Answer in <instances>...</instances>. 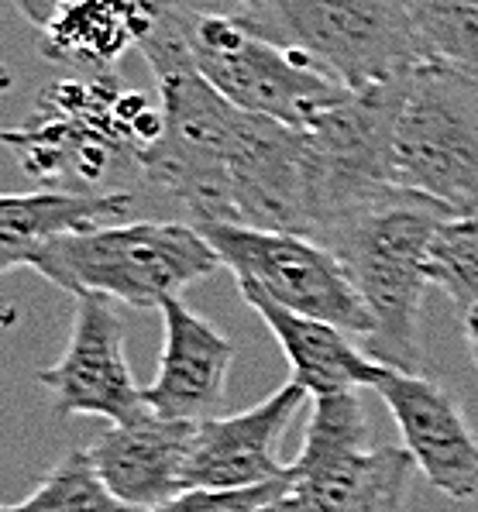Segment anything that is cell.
Masks as SVG:
<instances>
[{
	"instance_id": "6da1fadb",
	"label": "cell",
	"mask_w": 478,
	"mask_h": 512,
	"mask_svg": "<svg viewBox=\"0 0 478 512\" xmlns=\"http://www.w3.org/2000/svg\"><path fill=\"white\" fill-rule=\"evenodd\" d=\"M159 131L162 110L104 73L52 83L35 114L4 131V145L25 176L49 189L117 193L128 189V179H141V162Z\"/></svg>"
},
{
	"instance_id": "7a4b0ae2",
	"label": "cell",
	"mask_w": 478,
	"mask_h": 512,
	"mask_svg": "<svg viewBox=\"0 0 478 512\" xmlns=\"http://www.w3.org/2000/svg\"><path fill=\"white\" fill-rule=\"evenodd\" d=\"M451 210L410 189L382 196L351 214L324 244L344 262L358 296L372 313L362 341L372 361L396 372L423 375L420 313L430 282V244Z\"/></svg>"
},
{
	"instance_id": "3957f363",
	"label": "cell",
	"mask_w": 478,
	"mask_h": 512,
	"mask_svg": "<svg viewBox=\"0 0 478 512\" xmlns=\"http://www.w3.org/2000/svg\"><path fill=\"white\" fill-rule=\"evenodd\" d=\"M224 14L355 93L423 66L417 0H241Z\"/></svg>"
},
{
	"instance_id": "277c9868",
	"label": "cell",
	"mask_w": 478,
	"mask_h": 512,
	"mask_svg": "<svg viewBox=\"0 0 478 512\" xmlns=\"http://www.w3.org/2000/svg\"><path fill=\"white\" fill-rule=\"evenodd\" d=\"M25 265L73 299L93 293L135 310H162L193 282L224 269L200 227L179 220H124L69 234L31 251Z\"/></svg>"
},
{
	"instance_id": "5b68a950",
	"label": "cell",
	"mask_w": 478,
	"mask_h": 512,
	"mask_svg": "<svg viewBox=\"0 0 478 512\" xmlns=\"http://www.w3.org/2000/svg\"><path fill=\"white\" fill-rule=\"evenodd\" d=\"M393 176L458 217L478 214V76L420 66L403 80Z\"/></svg>"
},
{
	"instance_id": "8992f818",
	"label": "cell",
	"mask_w": 478,
	"mask_h": 512,
	"mask_svg": "<svg viewBox=\"0 0 478 512\" xmlns=\"http://www.w3.org/2000/svg\"><path fill=\"white\" fill-rule=\"evenodd\" d=\"M176 18L193 69L248 114L272 117L289 128H310L351 93L300 55L258 38L234 14L176 11Z\"/></svg>"
},
{
	"instance_id": "52a82bcc",
	"label": "cell",
	"mask_w": 478,
	"mask_h": 512,
	"mask_svg": "<svg viewBox=\"0 0 478 512\" xmlns=\"http://www.w3.org/2000/svg\"><path fill=\"white\" fill-rule=\"evenodd\" d=\"M214 244L221 265L272 303L300 317L324 320L344 334H372V313L358 296L348 269L327 244L289 231H265L248 224H193Z\"/></svg>"
},
{
	"instance_id": "ba28073f",
	"label": "cell",
	"mask_w": 478,
	"mask_h": 512,
	"mask_svg": "<svg viewBox=\"0 0 478 512\" xmlns=\"http://www.w3.org/2000/svg\"><path fill=\"white\" fill-rule=\"evenodd\" d=\"M38 382L52 396L56 420L104 416L124 423L145 406V389L135 382L124 351V320L114 299L76 296L73 334L56 365L42 368Z\"/></svg>"
},
{
	"instance_id": "9c48e42d",
	"label": "cell",
	"mask_w": 478,
	"mask_h": 512,
	"mask_svg": "<svg viewBox=\"0 0 478 512\" xmlns=\"http://www.w3.org/2000/svg\"><path fill=\"white\" fill-rule=\"evenodd\" d=\"M358 392L310 399L303 447L293 461L296 512H358L386 461V447H372Z\"/></svg>"
},
{
	"instance_id": "30bf717a",
	"label": "cell",
	"mask_w": 478,
	"mask_h": 512,
	"mask_svg": "<svg viewBox=\"0 0 478 512\" xmlns=\"http://www.w3.org/2000/svg\"><path fill=\"white\" fill-rule=\"evenodd\" d=\"M372 392L393 413L406 454L430 488L454 502L478 499V440L458 399L427 375L382 365Z\"/></svg>"
},
{
	"instance_id": "8fae6325",
	"label": "cell",
	"mask_w": 478,
	"mask_h": 512,
	"mask_svg": "<svg viewBox=\"0 0 478 512\" xmlns=\"http://www.w3.org/2000/svg\"><path fill=\"white\" fill-rule=\"evenodd\" d=\"M307 399V389L289 382L252 409L203 420L186 464V492L190 488L231 492V488H255L286 478L293 464H282L276 447Z\"/></svg>"
},
{
	"instance_id": "7c38bea8",
	"label": "cell",
	"mask_w": 478,
	"mask_h": 512,
	"mask_svg": "<svg viewBox=\"0 0 478 512\" xmlns=\"http://www.w3.org/2000/svg\"><path fill=\"white\" fill-rule=\"evenodd\" d=\"M159 313L162 354L152 385H145V406L169 420H214L224 409L234 344L183 296L162 303Z\"/></svg>"
},
{
	"instance_id": "4fadbf2b",
	"label": "cell",
	"mask_w": 478,
	"mask_h": 512,
	"mask_svg": "<svg viewBox=\"0 0 478 512\" xmlns=\"http://www.w3.org/2000/svg\"><path fill=\"white\" fill-rule=\"evenodd\" d=\"M200 423L169 420L141 406L124 423H111L90 447L107 488L135 512H148L186 492V464Z\"/></svg>"
},
{
	"instance_id": "5bb4252c",
	"label": "cell",
	"mask_w": 478,
	"mask_h": 512,
	"mask_svg": "<svg viewBox=\"0 0 478 512\" xmlns=\"http://www.w3.org/2000/svg\"><path fill=\"white\" fill-rule=\"evenodd\" d=\"M42 49L83 76H104L155 18V0H14Z\"/></svg>"
},
{
	"instance_id": "9a60e30c",
	"label": "cell",
	"mask_w": 478,
	"mask_h": 512,
	"mask_svg": "<svg viewBox=\"0 0 478 512\" xmlns=\"http://www.w3.org/2000/svg\"><path fill=\"white\" fill-rule=\"evenodd\" d=\"M238 293L248 310H255L262 324L272 330L289 368H293V382L307 389L310 399L372 389L382 365L368 358L365 348H355L341 327L282 310L269 296L255 293L252 286H238Z\"/></svg>"
},
{
	"instance_id": "2e32d148",
	"label": "cell",
	"mask_w": 478,
	"mask_h": 512,
	"mask_svg": "<svg viewBox=\"0 0 478 512\" xmlns=\"http://www.w3.org/2000/svg\"><path fill=\"white\" fill-rule=\"evenodd\" d=\"M135 214V193H83V189H35L4 193L0 200V272H14L31 251L69 234L124 224Z\"/></svg>"
},
{
	"instance_id": "e0dca14e",
	"label": "cell",
	"mask_w": 478,
	"mask_h": 512,
	"mask_svg": "<svg viewBox=\"0 0 478 512\" xmlns=\"http://www.w3.org/2000/svg\"><path fill=\"white\" fill-rule=\"evenodd\" d=\"M0 512H135L107 488L90 451H69L21 502Z\"/></svg>"
},
{
	"instance_id": "ac0fdd59",
	"label": "cell",
	"mask_w": 478,
	"mask_h": 512,
	"mask_svg": "<svg viewBox=\"0 0 478 512\" xmlns=\"http://www.w3.org/2000/svg\"><path fill=\"white\" fill-rule=\"evenodd\" d=\"M423 66L478 76V0H417Z\"/></svg>"
},
{
	"instance_id": "d6986e66",
	"label": "cell",
	"mask_w": 478,
	"mask_h": 512,
	"mask_svg": "<svg viewBox=\"0 0 478 512\" xmlns=\"http://www.w3.org/2000/svg\"><path fill=\"white\" fill-rule=\"evenodd\" d=\"M430 282L461 310L478 306V214L451 217L430 244Z\"/></svg>"
},
{
	"instance_id": "ffe728a7",
	"label": "cell",
	"mask_w": 478,
	"mask_h": 512,
	"mask_svg": "<svg viewBox=\"0 0 478 512\" xmlns=\"http://www.w3.org/2000/svg\"><path fill=\"white\" fill-rule=\"evenodd\" d=\"M293 488V468L286 478L269 485H255V488H231V492H217V488H190V492L176 495V499L162 502V506L148 509V512H255L262 506H269L272 499Z\"/></svg>"
},
{
	"instance_id": "44dd1931",
	"label": "cell",
	"mask_w": 478,
	"mask_h": 512,
	"mask_svg": "<svg viewBox=\"0 0 478 512\" xmlns=\"http://www.w3.org/2000/svg\"><path fill=\"white\" fill-rule=\"evenodd\" d=\"M417 464L406 454V447H386V461L375 478L372 492L365 495L358 512H406V499H410V482Z\"/></svg>"
},
{
	"instance_id": "7402d4cb",
	"label": "cell",
	"mask_w": 478,
	"mask_h": 512,
	"mask_svg": "<svg viewBox=\"0 0 478 512\" xmlns=\"http://www.w3.org/2000/svg\"><path fill=\"white\" fill-rule=\"evenodd\" d=\"M162 7H176V11H227L231 0H155Z\"/></svg>"
},
{
	"instance_id": "603a6c76",
	"label": "cell",
	"mask_w": 478,
	"mask_h": 512,
	"mask_svg": "<svg viewBox=\"0 0 478 512\" xmlns=\"http://www.w3.org/2000/svg\"><path fill=\"white\" fill-rule=\"evenodd\" d=\"M465 344H468V354H472V361L478 368V306L465 310Z\"/></svg>"
},
{
	"instance_id": "cb8c5ba5",
	"label": "cell",
	"mask_w": 478,
	"mask_h": 512,
	"mask_svg": "<svg viewBox=\"0 0 478 512\" xmlns=\"http://www.w3.org/2000/svg\"><path fill=\"white\" fill-rule=\"evenodd\" d=\"M255 512H296V506H293V499H289V492H286L282 499H272L269 506H262V509H255Z\"/></svg>"
},
{
	"instance_id": "d4e9b609",
	"label": "cell",
	"mask_w": 478,
	"mask_h": 512,
	"mask_svg": "<svg viewBox=\"0 0 478 512\" xmlns=\"http://www.w3.org/2000/svg\"><path fill=\"white\" fill-rule=\"evenodd\" d=\"M234 4H241V0H231V7H234ZM231 7H227V11H231Z\"/></svg>"
}]
</instances>
